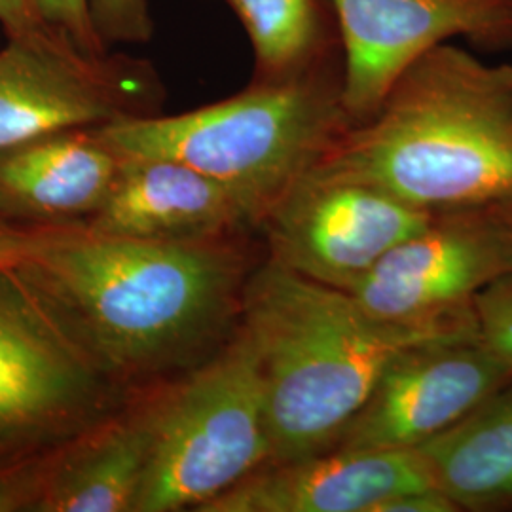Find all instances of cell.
<instances>
[{
  "label": "cell",
  "instance_id": "1",
  "mask_svg": "<svg viewBox=\"0 0 512 512\" xmlns=\"http://www.w3.org/2000/svg\"><path fill=\"white\" fill-rule=\"evenodd\" d=\"M256 264L238 238L160 243L74 224L25 230L10 270L84 357L128 391L219 351L239 325Z\"/></svg>",
  "mask_w": 512,
  "mask_h": 512
},
{
  "label": "cell",
  "instance_id": "2",
  "mask_svg": "<svg viewBox=\"0 0 512 512\" xmlns=\"http://www.w3.org/2000/svg\"><path fill=\"white\" fill-rule=\"evenodd\" d=\"M308 175L368 184L433 213L511 194L512 63L431 48Z\"/></svg>",
  "mask_w": 512,
  "mask_h": 512
},
{
  "label": "cell",
  "instance_id": "3",
  "mask_svg": "<svg viewBox=\"0 0 512 512\" xmlns=\"http://www.w3.org/2000/svg\"><path fill=\"white\" fill-rule=\"evenodd\" d=\"M239 325L262 374L272 461L330 450L406 349L476 332L385 323L346 291L268 258L245 283Z\"/></svg>",
  "mask_w": 512,
  "mask_h": 512
},
{
  "label": "cell",
  "instance_id": "4",
  "mask_svg": "<svg viewBox=\"0 0 512 512\" xmlns=\"http://www.w3.org/2000/svg\"><path fill=\"white\" fill-rule=\"evenodd\" d=\"M351 126L340 55L287 82H251L202 109L126 118L95 131L120 156L175 160L226 184L258 228Z\"/></svg>",
  "mask_w": 512,
  "mask_h": 512
},
{
  "label": "cell",
  "instance_id": "5",
  "mask_svg": "<svg viewBox=\"0 0 512 512\" xmlns=\"http://www.w3.org/2000/svg\"><path fill=\"white\" fill-rule=\"evenodd\" d=\"M152 410L137 512H198L272 461L262 374L241 325L209 359L154 389Z\"/></svg>",
  "mask_w": 512,
  "mask_h": 512
},
{
  "label": "cell",
  "instance_id": "6",
  "mask_svg": "<svg viewBox=\"0 0 512 512\" xmlns=\"http://www.w3.org/2000/svg\"><path fill=\"white\" fill-rule=\"evenodd\" d=\"M126 397L18 275L0 268V471L59 452L122 410Z\"/></svg>",
  "mask_w": 512,
  "mask_h": 512
},
{
  "label": "cell",
  "instance_id": "7",
  "mask_svg": "<svg viewBox=\"0 0 512 512\" xmlns=\"http://www.w3.org/2000/svg\"><path fill=\"white\" fill-rule=\"evenodd\" d=\"M162 97L145 63L86 54L50 27L12 35L0 50V148L156 116Z\"/></svg>",
  "mask_w": 512,
  "mask_h": 512
},
{
  "label": "cell",
  "instance_id": "8",
  "mask_svg": "<svg viewBox=\"0 0 512 512\" xmlns=\"http://www.w3.org/2000/svg\"><path fill=\"white\" fill-rule=\"evenodd\" d=\"M507 274L509 241L484 203L435 213L346 293L385 323L476 329V294Z\"/></svg>",
  "mask_w": 512,
  "mask_h": 512
},
{
  "label": "cell",
  "instance_id": "9",
  "mask_svg": "<svg viewBox=\"0 0 512 512\" xmlns=\"http://www.w3.org/2000/svg\"><path fill=\"white\" fill-rule=\"evenodd\" d=\"M433 217V211L368 184L306 175L270 207L258 228L270 262L348 291Z\"/></svg>",
  "mask_w": 512,
  "mask_h": 512
},
{
  "label": "cell",
  "instance_id": "10",
  "mask_svg": "<svg viewBox=\"0 0 512 512\" xmlns=\"http://www.w3.org/2000/svg\"><path fill=\"white\" fill-rule=\"evenodd\" d=\"M509 380L476 332L412 346L387 365L332 448L418 450Z\"/></svg>",
  "mask_w": 512,
  "mask_h": 512
},
{
  "label": "cell",
  "instance_id": "11",
  "mask_svg": "<svg viewBox=\"0 0 512 512\" xmlns=\"http://www.w3.org/2000/svg\"><path fill=\"white\" fill-rule=\"evenodd\" d=\"M344 46V105L368 120L395 80L431 48L463 37L512 50V0H332Z\"/></svg>",
  "mask_w": 512,
  "mask_h": 512
},
{
  "label": "cell",
  "instance_id": "12",
  "mask_svg": "<svg viewBox=\"0 0 512 512\" xmlns=\"http://www.w3.org/2000/svg\"><path fill=\"white\" fill-rule=\"evenodd\" d=\"M423 488L437 486L418 450L332 448L270 461L198 512H378Z\"/></svg>",
  "mask_w": 512,
  "mask_h": 512
},
{
  "label": "cell",
  "instance_id": "13",
  "mask_svg": "<svg viewBox=\"0 0 512 512\" xmlns=\"http://www.w3.org/2000/svg\"><path fill=\"white\" fill-rule=\"evenodd\" d=\"M120 158L109 196L82 224L95 234L200 243L238 238L256 228L251 209L238 194L202 171L167 158Z\"/></svg>",
  "mask_w": 512,
  "mask_h": 512
},
{
  "label": "cell",
  "instance_id": "14",
  "mask_svg": "<svg viewBox=\"0 0 512 512\" xmlns=\"http://www.w3.org/2000/svg\"><path fill=\"white\" fill-rule=\"evenodd\" d=\"M120 160L95 129L0 148V224L29 230L84 224L109 196Z\"/></svg>",
  "mask_w": 512,
  "mask_h": 512
},
{
  "label": "cell",
  "instance_id": "15",
  "mask_svg": "<svg viewBox=\"0 0 512 512\" xmlns=\"http://www.w3.org/2000/svg\"><path fill=\"white\" fill-rule=\"evenodd\" d=\"M152 435L147 393L46 458L31 512H137Z\"/></svg>",
  "mask_w": 512,
  "mask_h": 512
},
{
  "label": "cell",
  "instance_id": "16",
  "mask_svg": "<svg viewBox=\"0 0 512 512\" xmlns=\"http://www.w3.org/2000/svg\"><path fill=\"white\" fill-rule=\"evenodd\" d=\"M418 452L458 511L512 507V380Z\"/></svg>",
  "mask_w": 512,
  "mask_h": 512
},
{
  "label": "cell",
  "instance_id": "17",
  "mask_svg": "<svg viewBox=\"0 0 512 512\" xmlns=\"http://www.w3.org/2000/svg\"><path fill=\"white\" fill-rule=\"evenodd\" d=\"M255 52L253 82H287L344 55L332 0H224Z\"/></svg>",
  "mask_w": 512,
  "mask_h": 512
},
{
  "label": "cell",
  "instance_id": "18",
  "mask_svg": "<svg viewBox=\"0 0 512 512\" xmlns=\"http://www.w3.org/2000/svg\"><path fill=\"white\" fill-rule=\"evenodd\" d=\"M473 308L478 338L512 372V274L486 285Z\"/></svg>",
  "mask_w": 512,
  "mask_h": 512
},
{
  "label": "cell",
  "instance_id": "19",
  "mask_svg": "<svg viewBox=\"0 0 512 512\" xmlns=\"http://www.w3.org/2000/svg\"><path fill=\"white\" fill-rule=\"evenodd\" d=\"M101 42H148L154 33L147 0H88Z\"/></svg>",
  "mask_w": 512,
  "mask_h": 512
},
{
  "label": "cell",
  "instance_id": "20",
  "mask_svg": "<svg viewBox=\"0 0 512 512\" xmlns=\"http://www.w3.org/2000/svg\"><path fill=\"white\" fill-rule=\"evenodd\" d=\"M42 23L86 54H105V44L97 37L90 18L88 0H33Z\"/></svg>",
  "mask_w": 512,
  "mask_h": 512
},
{
  "label": "cell",
  "instance_id": "21",
  "mask_svg": "<svg viewBox=\"0 0 512 512\" xmlns=\"http://www.w3.org/2000/svg\"><path fill=\"white\" fill-rule=\"evenodd\" d=\"M46 458L0 471V512H31Z\"/></svg>",
  "mask_w": 512,
  "mask_h": 512
},
{
  "label": "cell",
  "instance_id": "22",
  "mask_svg": "<svg viewBox=\"0 0 512 512\" xmlns=\"http://www.w3.org/2000/svg\"><path fill=\"white\" fill-rule=\"evenodd\" d=\"M378 512H458V507L439 488H423L391 497Z\"/></svg>",
  "mask_w": 512,
  "mask_h": 512
},
{
  "label": "cell",
  "instance_id": "23",
  "mask_svg": "<svg viewBox=\"0 0 512 512\" xmlns=\"http://www.w3.org/2000/svg\"><path fill=\"white\" fill-rule=\"evenodd\" d=\"M0 23L10 37L46 27L33 0H0Z\"/></svg>",
  "mask_w": 512,
  "mask_h": 512
},
{
  "label": "cell",
  "instance_id": "24",
  "mask_svg": "<svg viewBox=\"0 0 512 512\" xmlns=\"http://www.w3.org/2000/svg\"><path fill=\"white\" fill-rule=\"evenodd\" d=\"M23 239H25L23 230L0 224V268L10 270L16 264Z\"/></svg>",
  "mask_w": 512,
  "mask_h": 512
},
{
  "label": "cell",
  "instance_id": "25",
  "mask_svg": "<svg viewBox=\"0 0 512 512\" xmlns=\"http://www.w3.org/2000/svg\"><path fill=\"white\" fill-rule=\"evenodd\" d=\"M490 205H492L495 217H497L503 232H505V238L509 241V249H511L512 255V192L507 196L497 198L494 202H490Z\"/></svg>",
  "mask_w": 512,
  "mask_h": 512
}]
</instances>
